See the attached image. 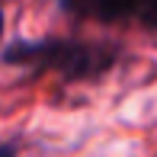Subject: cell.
Here are the masks:
<instances>
[{"label": "cell", "mask_w": 157, "mask_h": 157, "mask_svg": "<svg viewBox=\"0 0 157 157\" xmlns=\"http://www.w3.org/2000/svg\"><path fill=\"white\" fill-rule=\"evenodd\" d=\"M0 61L6 67L32 71V74H61L71 83H87L109 74L122 61V48L112 42H80L48 35V39L6 42L0 48Z\"/></svg>", "instance_id": "cell-1"}, {"label": "cell", "mask_w": 157, "mask_h": 157, "mask_svg": "<svg viewBox=\"0 0 157 157\" xmlns=\"http://www.w3.org/2000/svg\"><path fill=\"white\" fill-rule=\"evenodd\" d=\"M58 6L74 19H96V23L135 19V0H58Z\"/></svg>", "instance_id": "cell-2"}, {"label": "cell", "mask_w": 157, "mask_h": 157, "mask_svg": "<svg viewBox=\"0 0 157 157\" xmlns=\"http://www.w3.org/2000/svg\"><path fill=\"white\" fill-rule=\"evenodd\" d=\"M0 157H19L16 144H0Z\"/></svg>", "instance_id": "cell-3"}, {"label": "cell", "mask_w": 157, "mask_h": 157, "mask_svg": "<svg viewBox=\"0 0 157 157\" xmlns=\"http://www.w3.org/2000/svg\"><path fill=\"white\" fill-rule=\"evenodd\" d=\"M0 48H3V10H0Z\"/></svg>", "instance_id": "cell-4"}]
</instances>
